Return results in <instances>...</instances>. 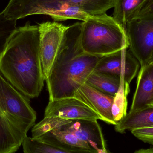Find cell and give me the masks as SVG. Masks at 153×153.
I'll return each mask as SVG.
<instances>
[{
	"mask_svg": "<svg viewBox=\"0 0 153 153\" xmlns=\"http://www.w3.org/2000/svg\"><path fill=\"white\" fill-rule=\"evenodd\" d=\"M22 145L24 153H98L94 150L66 151L27 136L24 139Z\"/></svg>",
	"mask_w": 153,
	"mask_h": 153,
	"instance_id": "17",
	"label": "cell"
},
{
	"mask_svg": "<svg viewBox=\"0 0 153 153\" xmlns=\"http://www.w3.org/2000/svg\"><path fill=\"white\" fill-rule=\"evenodd\" d=\"M131 132L139 140L153 145V127L134 129Z\"/></svg>",
	"mask_w": 153,
	"mask_h": 153,
	"instance_id": "21",
	"label": "cell"
},
{
	"mask_svg": "<svg viewBox=\"0 0 153 153\" xmlns=\"http://www.w3.org/2000/svg\"><path fill=\"white\" fill-rule=\"evenodd\" d=\"M0 114L25 139L35 125L36 113L29 98L13 86L0 73Z\"/></svg>",
	"mask_w": 153,
	"mask_h": 153,
	"instance_id": "5",
	"label": "cell"
},
{
	"mask_svg": "<svg viewBox=\"0 0 153 153\" xmlns=\"http://www.w3.org/2000/svg\"><path fill=\"white\" fill-rule=\"evenodd\" d=\"M153 102V62L141 67L129 111H136L152 105Z\"/></svg>",
	"mask_w": 153,
	"mask_h": 153,
	"instance_id": "12",
	"label": "cell"
},
{
	"mask_svg": "<svg viewBox=\"0 0 153 153\" xmlns=\"http://www.w3.org/2000/svg\"><path fill=\"white\" fill-rule=\"evenodd\" d=\"M122 82L120 76L94 71L88 76L85 83L103 93L115 96Z\"/></svg>",
	"mask_w": 153,
	"mask_h": 153,
	"instance_id": "16",
	"label": "cell"
},
{
	"mask_svg": "<svg viewBox=\"0 0 153 153\" xmlns=\"http://www.w3.org/2000/svg\"><path fill=\"white\" fill-rule=\"evenodd\" d=\"M134 153H153V148L147 149H141L136 151Z\"/></svg>",
	"mask_w": 153,
	"mask_h": 153,
	"instance_id": "22",
	"label": "cell"
},
{
	"mask_svg": "<svg viewBox=\"0 0 153 153\" xmlns=\"http://www.w3.org/2000/svg\"><path fill=\"white\" fill-rule=\"evenodd\" d=\"M125 29L129 50L143 67L153 53V0L127 23Z\"/></svg>",
	"mask_w": 153,
	"mask_h": 153,
	"instance_id": "6",
	"label": "cell"
},
{
	"mask_svg": "<svg viewBox=\"0 0 153 153\" xmlns=\"http://www.w3.org/2000/svg\"><path fill=\"white\" fill-rule=\"evenodd\" d=\"M149 62H153V53L152 54V57H151V58H150V60H149V62H148V63Z\"/></svg>",
	"mask_w": 153,
	"mask_h": 153,
	"instance_id": "23",
	"label": "cell"
},
{
	"mask_svg": "<svg viewBox=\"0 0 153 153\" xmlns=\"http://www.w3.org/2000/svg\"><path fill=\"white\" fill-rule=\"evenodd\" d=\"M140 63L130 50L124 49L106 56L98 62L94 71L120 76L125 85L129 87L137 73Z\"/></svg>",
	"mask_w": 153,
	"mask_h": 153,
	"instance_id": "8",
	"label": "cell"
},
{
	"mask_svg": "<svg viewBox=\"0 0 153 153\" xmlns=\"http://www.w3.org/2000/svg\"><path fill=\"white\" fill-rule=\"evenodd\" d=\"M0 73L29 99L39 96L45 80L38 25L27 22L14 30L0 53Z\"/></svg>",
	"mask_w": 153,
	"mask_h": 153,
	"instance_id": "1",
	"label": "cell"
},
{
	"mask_svg": "<svg viewBox=\"0 0 153 153\" xmlns=\"http://www.w3.org/2000/svg\"><path fill=\"white\" fill-rule=\"evenodd\" d=\"M45 117H56L68 120H100L93 110L75 97L49 101L45 110Z\"/></svg>",
	"mask_w": 153,
	"mask_h": 153,
	"instance_id": "9",
	"label": "cell"
},
{
	"mask_svg": "<svg viewBox=\"0 0 153 153\" xmlns=\"http://www.w3.org/2000/svg\"><path fill=\"white\" fill-rule=\"evenodd\" d=\"M82 22L69 26L47 79L49 101L74 97L102 56L86 53L81 45Z\"/></svg>",
	"mask_w": 153,
	"mask_h": 153,
	"instance_id": "2",
	"label": "cell"
},
{
	"mask_svg": "<svg viewBox=\"0 0 153 153\" xmlns=\"http://www.w3.org/2000/svg\"><path fill=\"white\" fill-rule=\"evenodd\" d=\"M153 127V105H150L142 109L127 113L117 125L115 130L123 133L126 130Z\"/></svg>",
	"mask_w": 153,
	"mask_h": 153,
	"instance_id": "14",
	"label": "cell"
},
{
	"mask_svg": "<svg viewBox=\"0 0 153 153\" xmlns=\"http://www.w3.org/2000/svg\"><path fill=\"white\" fill-rule=\"evenodd\" d=\"M40 35V54L42 71L45 81L57 56L65 31L69 26L57 22L39 24Z\"/></svg>",
	"mask_w": 153,
	"mask_h": 153,
	"instance_id": "7",
	"label": "cell"
},
{
	"mask_svg": "<svg viewBox=\"0 0 153 153\" xmlns=\"http://www.w3.org/2000/svg\"><path fill=\"white\" fill-rule=\"evenodd\" d=\"M74 97L91 108L99 116L100 120L108 124L117 125L111 112L114 96L103 93L85 83L76 90Z\"/></svg>",
	"mask_w": 153,
	"mask_h": 153,
	"instance_id": "10",
	"label": "cell"
},
{
	"mask_svg": "<svg viewBox=\"0 0 153 153\" xmlns=\"http://www.w3.org/2000/svg\"><path fill=\"white\" fill-rule=\"evenodd\" d=\"M150 1L114 0L112 17L117 22L125 28L127 23L134 18Z\"/></svg>",
	"mask_w": 153,
	"mask_h": 153,
	"instance_id": "15",
	"label": "cell"
},
{
	"mask_svg": "<svg viewBox=\"0 0 153 153\" xmlns=\"http://www.w3.org/2000/svg\"><path fill=\"white\" fill-rule=\"evenodd\" d=\"M153 105V102H152V105Z\"/></svg>",
	"mask_w": 153,
	"mask_h": 153,
	"instance_id": "24",
	"label": "cell"
},
{
	"mask_svg": "<svg viewBox=\"0 0 153 153\" xmlns=\"http://www.w3.org/2000/svg\"><path fill=\"white\" fill-rule=\"evenodd\" d=\"M71 120L56 117H44L42 120L33 126L31 130L32 137L37 139L46 133L69 123Z\"/></svg>",
	"mask_w": 153,
	"mask_h": 153,
	"instance_id": "19",
	"label": "cell"
},
{
	"mask_svg": "<svg viewBox=\"0 0 153 153\" xmlns=\"http://www.w3.org/2000/svg\"><path fill=\"white\" fill-rule=\"evenodd\" d=\"M114 0H10L1 12L6 19L16 20L33 15H46L54 21H84L91 15L106 14Z\"/></svg>",
	"mask_w": 153,
	"mask_h": 153,
	"instance_id": "3",
	"label": "cell"
},
{
	"mask_svg": "<svg viewBox=\"0 0 153 153\" xmlns=\"http://www.w3.org/2000/svg\"><path fill=\"white\" fill-rule=\"evenodd\" d=\"M37 139L52 146L66 151L94 150L89 144L78 139L71 133L60 130L57 128L46 133Z\"/></svg>",
	"mask_w": 153,
	"mask_h": 153,
	"instance_id": "13",
	"label": "cell"
},
{
	"mask_svg": "<svg viewBox=\"0 0 153 153\" xmlns=\"http://www.w3.org/2000/svg\"><path fill=\"white\" fill-rule=\"evenodd\" d=\"M81 42L85 53L102 57L129 48L125 28L106 13L82 22Z\"/></svg>",
	"mask_w": 153,
	"mask_h": 153,
	"instance_id": "4",
	"label": "cell"
},
{
	"mask_svg": "<svg viewBox=\"0 0 153 153\" xmlns=\"http://www.w3.org/2000/svg\"><path fill=\"white\" fill-rule=\"evenodd\" d=\"M17 21L6 19L0 13V53L5 47L12 34L16 29Z\"/></svg>",
	"mask_w": 153,
	"mask_h": 153,
	"instance_id": "20",
	"label": "cell"
},
{
	"mask_svg": "<svg viewBox=\"0 0 153 153\" xmlns=\"http://www.w3.org/2000/svg\"><path fill=\"white\" fill-rule=\"evenodd\" d=\"M57 128L67 131L89 144L97 152L107 149L102 130L97 120H74Z\"/></svg>",
	"mask_w": 153,
	"mask_h": 153,
	"instance_id": "11",
	"label": "cell"
},
{
	"mask_svg": "<svg viewBox=\"0 0 153 153\" xmlns=\"http://www.w3.org/2000/svg\"><path fill=\"white\" fill-rule=\"evenodd\" d=\"M130 92V87L126 86L123 82L121 83L119 89L114 96L111 112L116 124H118L127 114V97Z\"/></svg>",
	"mask_w": 153,
	"mask_h": 153,
	"instance_id": "18",
	"label": "cell"
}]
</instances>
